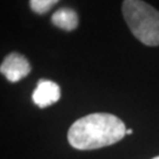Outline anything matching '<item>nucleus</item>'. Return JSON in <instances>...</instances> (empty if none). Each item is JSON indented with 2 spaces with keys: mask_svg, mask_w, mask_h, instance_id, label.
I'll return each mask as SVG.
<instances>
[{
  "mask_svg": "<svg viewBox=\"0 0 159 159\" xmlns=\"http://www.w3.org/2000/svg\"><path fill=\"white\" fill-rule=\"evenodd\" d=\"M125 124L111 113H91L75 120L67 133L68 143L77 150H96L120 142Z\"/></svg>",
  "mask_w": 159,
  "mask_h": 159,
  "instance_id": "f257e3e1",
  "label": "nucleus"
},
{
  "mask_svg": "<svg viewBox=\"0 0 159 159\" xmlns=\"http://www.w3.org/2000/svg\"><path fill=\"white\" fill-rule=\"evenodd\" d=\"M123 16L132 34L144 45H159V11L143 0H124Z\"/></svg>",
  "mask_w": 159,
  "mask_h": 159,
  "instance_id": "f03ea898",
  "label": "nucleus"
},
{
  "mask_svg": "<svg viewBox=\"0 0 159 159\" xmlns=\"http://www.w3.org/2000/svg\"><path fill=\"white\" fill-rule=\"evenodd\" d=\"M1 73L11 83H18L31 72V65L20 53L12 52L2 60L0 66Z\"/></svg>",
  "mask_w": 159,
  "mask_h": 159,
  "instance_id": "7ed1b4c3",
  "label": "nucleus"
},
{
  "mask_svg": "<svg viewBox=\"0 0 159 159\" xmlns=\"http://www.w3.org/2000/svg\"><path fill=\"white\" fill-rule=\"evenodd\" d=\"M60 96L61 92L57 83L52 80L41 79L38 81L37 87L33 91L32 100L38 107L45 108L57 102L60 99Z\"/></svg>",
  "mask_w": 159,
  "mask_h": 159,
  "instance_id": "20e7f679",
  "label": "nucleus"
},
{
  "mask_svg": "<svg viewBox=\"0 0 159 159\" xmlns=\"http://www.w3.org/2000/svg\"><path fill=\"white\" fill-rule=\"evenodd\" d=\"M78 23L79 19L77 12L68 7L58 10L52 16V24L64 31H73L74 29H77Z\"/></svg>",
  "mask_w": 159,
  "mask_h": 159,
  "instance_id": "39448f33",
  "label": "nucleus"
},
{
  "mask_svg": "<svg viewBox=\"0 0 159 159\" xmlns=\"http://www.w3.org/2000/svg\"><path fill=\"white\" fill-rule=\"evenodd\" d=\"M59 0H30L31 10L37 14H44L48 12Z\"/></svg>",
  "mask_w": 159,
  "mask_h": 159,
  "instance_id": "423d86ee",
  "label": "nucleus"
},
{
  "mask_svg": "<svg viewBox=\"0 0 159 159\" xmlns=\"http://www.w3.org/2000/svg\"><path fill=\"white\" fill-rule=\"evenodd\" d=\"M132 133H133V130H132V129H127V130H126V134H132Z\"/></svg>",
  "mask_w": 159,
  "mask_h": 159,
  "instance_id": "0eeeda50",
  "label": "nucleus"
},
{
  "mask_svg": "<svg viewBox=\"0 0 159 159\" xmlns=\"http://www.w3.org/2000/svg\"><path fill=\"white\" fill-rule=\"evenodd\" d=\"M152 159H159V156H157V157H154V158H152Z\"/></svg>",
  "mask_w": 159,
  "mask_h": 159,
  "instance_id": "6e6552de",
  "label": "nucleus"
}]
</instances>
